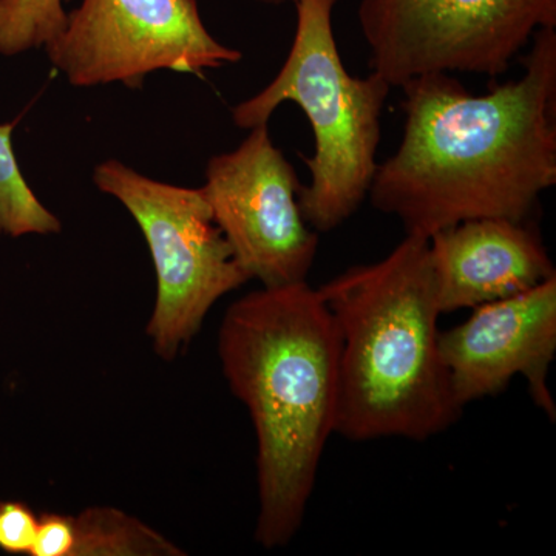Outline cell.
Returning a JSON list of instances; mask_svg holds the SVG:
<instances>
[{"mask_svg":"<svg viewBox=\"0 0 556 556\" xmlns=\"http://www.w3.org/2000/svg\"><path fill=\"white\" fill-rule=\"evenodd\" d=\"M518 79L475 97L452 73L401 87L404 135L379 164L372 207L430 239L467 219L529 222L556 185V31L533 36Z\"/></svg>","mask_w":556,"mask_h":556,"instance_id":"cell-1","label":"cell"},{"mask_svg":"<svg viewBox=\"0 0 556 556\" xmlns=\"http://www.w3.org/2000/svg\"><path fill=\"white\" fill-rule=\"evenodd\" d=\"M300 186L268 124L208 161L201 192L241 269L265 288L306 281L317 257L318 233L300 211Z\"/></svg>","mask_w":556,"mask_h":556,"instance_id":"cell-8","label":"cell"},{"mask_svg":"<svg viewBox=\"0 0 556 556\" xmlns=\"http://www.w3.org/2000/svg\"><path fill=\"white\" fill-rule=\"evenodd\" d=\"M46 51L76 87L139 89L156 70L203 76L241 60L239 50L212 38L197 0H83Z\"/></svg>","mask_w":556,"mask_h":556,"instance_id":"cell-7","label":"cell"},{"mask_svg":"<svg viewBox=\"0 0 556 556\" xmlns=\"http://www.w3.org/2000/svg\"><path fill=\"white\" fill-rule=\"evenodd\" d=\"M340 340L334 433L348 441H427L463 415L439 353L441 317L428 239L318 288Z\"/></svg>","mask_w":556,"mask_h":556,"instance_id":"cell-3","label":"cell"},{"mask_svg":"<svg viewBox=\"0 0 556 556\" xmlns=\"http://www.w3.org/2000/svg\"><path fill=\"white\" fill-rule=\"evenodd\" d=\"M75 546L73 515L46 511L40 515L38 535L30 556H72Z\"/></svg>","mask_w":556,"mask_h":556,"instance_id":"cell-15","label":"cell"},{"mask_svg":"<svg viewBox=\"0 0 556 556\" xmlns=\"http://www.w3.org/2000/svg\"><path fill=\"white\" fill-rule=\"evenodd\" d=\"M218 356L257 437L255 541L268 551L287 546L303 526L334 433L340 356L334 318L306 281L263 287L226 311Z\"/></svg>","mask_w":556,"mask_h":556,"instance_id":"cell-2","label":"cell"},{"mask_svg":"<svg viewBox=\"0 0 556 556\" xmlns=\"http://www.w3.org/2000/svg\"><path fill=\"white\" fill-rule=\"evenodd\" d=\"M262 3H269V5H283V3H295L298 0H258Z\"/></svg>","mask_w":556,"mask_h":556,"instance_id":"cell-16","label":"cell"},{"mask_svg":"<svg viewBox=\"0 0 556 556\" xmlns=\"http://www.w3.org/2000/svg\"><path fill=\"white\" fill-rule=\"evenodd\" d=\"M339 0H298V30L273 83L232 110L240 129L268 124L285 102L298 104L314 134V153L303 159L311 182L300 186L303 218L317 233L356 214L378 170L380 119L393 87L379 73L350 75L340 58L332 10Z\"/></svg>","mask_w":556,"mask_h":556,"instance_id":"cell-4","label":"cell"},{"mask_svg":"<svg viewBox=\"0 0 556 556\" xmlns=\"http://www.w3.org/2000/svg\"><path fill=\"white\" fill-rule=\"evenodd\" d=\"M72 556H182L174 541L115 507H89L73 515Z\"/></svg>","mask_w":556,"mask_h":556,"instance_id":"cell-11","label":"cell"},{"mask_svg":"<svg viewBox=\"0 0 556 556\" xmlns=\"http://www.w3.org/2000/svg\"><path fill=\"white\" fill-rule=\"evenodd\" d=\"M369 64L391 87L430 73L503 75L543 28L556 0H362Z\"/></svg>","mask_w":556,"mask_h":556,"instance_id":"cell-6","label":"cell"},{"mask_svg":"<svg viewBox=\"0 0 556 556\" xmlns=\"http://www.w3.org/2000/svg\"><path fill=\"white\" fill-rule=\"evenodd\" d=\"M442 314L496 302L556 276L535 228L508 218H477L428 239Z\"/></svg>","mask_w":556,"mask_h":556,"instance_id":"cell-10","label":"cell"},{"mask_svg":"<svg viewBox=\"0 0 556 556\" xmlns=\"http://www.w3.org/2000/svg\"><path fill=\"white\" fill-rule=\"evenodd\" d=\"M94 185L130 212L156 270V302L148 332L156 356L172 362L203 327L208 311L249 278L212 215L201 189L179 188L110 160Z\"/></svg>","mask_w":556,"mask_h":556,"instance_id":"cell-5","label":"cell"},{"mask_svg":"<svg viewBox=\"0 0 556 556\" xmlns=\"http://www.w3.org/2000/svg\"><path fill=\"white\" fill-rule=\"evenodd\" d=\"M39 517L22 501H0V551L31 555L38 535Z\"/></svg>","mask_w":556,"mask_h":556,"instance_id":"cell-14","label":"cell"},{"mask_svg":"<svg viewBox=\"0 0 556 556\" xmlns=\"http://www.w3.org/2000/svg\"><path fill=\"white\" fill-rule=\"evenodd\" d=\"M14 126L0 124V233L11 239L58 233L60 219L40 203L22 175L11 139Z\"/></svg>","mask_w":556,"mask_h":556,"instance_id":"cell-12","label":"cell"},{"mask_svg":"<svg viewBox=\"0 0 556 556\" xmlns=\"http://www.w3.org/2000/svg\"><path fill=\"white\" fill-rule=\"evenodd\" d=\"M439 353L459 407L500 394L521 376L536 407L555 422L548 371L556 354V276L473 308L466 321L439 332Z\"/></svg>","mask_w":556,"mask_h":556,"instance_id":"cell-9","label":"cell"},{"mask_svg":"<svg viewBox=\"0 0 556 556\" xmlns=\"http://www.w3.org/2000/svg\"><path fill=\"white\" fill-rule=\"evenodd\" d=\"M70 0H0V54L46 49L67 25Z\"/></svg>","mask_w":556,"mask_h":556,"instance_id":"cell-13","label":"cell"}]
</instances>
